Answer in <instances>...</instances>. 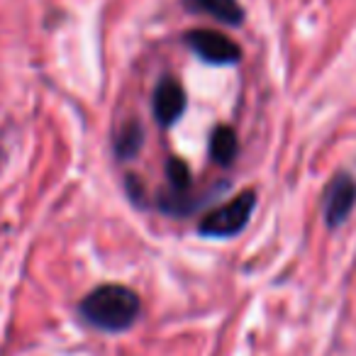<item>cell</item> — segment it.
<instances>
[{
    "mask_svg": "<svg viewBox=\"0 0 356 356\" xmlns=\"http://www.w3.org/2000/svg\"><path fill=\"white\" fill-rule=\"evenodd\" d=\"M356 205V181L349 173H334L325 191V222L327 227H341Z\"/></svg>",
    "mask_w": 356,
    "mask_h": 356,
    "instance_id": "cell-5",
    "label": "cell"
},
{
    "mask_svg": "<svg viewBox=\"0 0 356 356\" xmlns=\"http://www.w3.org/2000/svg\"><path fill=\"white\" fill-rule=\"evenodd\" d=\"M186 47L193 51L198 59L213 66H232L242 59V49L234 40L218 30H191L184 37Z\"/></svg>",
    "mask_w": 356,
    "mask_h": 356,
    "instance_id": "cell-3",
    "label": "cell"
},
{
    "mask_svg": "<svg viewBox=\"0 0 356 356\" xmlns=\"http://www.w3.org/2000/svg\"><path fill=\"white\" fill-rule=\"evenodd\" d=\"M257 208V191L247 188L237 193L232 200H227L220 208H213L198 222V232L210 239H227L237 237L247 222L252 220V213Z\"/></svg>",
    "mask_w": 356,
    "mask_h": 356,
    "instance_id": "cell-2",
    "label": "cell"
},
{
    "mask_svg": "<svg viewBox=\"0 0 356 356\" xmlns=\"http://www.w3.org/2000/svg\"><path fill=\"white\" fill-rule=\"evenodd\" d=\"M142 300L127 286L120 283H105L98 286L79 302V315L86 325L95 327L100 332H127L137 325Z\"/></svg>",
    "mask_w": 356,
    "mask_h": 356,
    "instance_id": "cell-1",
    "label": "cell"
},
{
    "mask_svg": "<svg viewBox=\"0 0 356 356\" xmlns=\"http://www.w3.org/2000/svg\"><path fill=\"white\" fill-rule=\"evenodd\" d=\"M181 3L193 15H208L229 27H239L247 17L239 0H181Z\"/></svg>",
    "mask_w": 356,
    "mask_h": 356,
    "instance_id": "cell-6",
    "label": "cell"
},
{
    "mask_svg": "<svg viewBox=\"0 0 356 356\" xmlns=\"http://www.w3.org/2000/svg\"><path fill=\"white\" fill-rule=\"evenodd\" d=\"M237 132L227 124H220L213 129V137H210V159H213L218 166H229L237 156Z\"/></svg>",
    "mask_w": 356,
    "mask_h": 356,
    "instance_id": "cell-7",
    "label": "cell"
},
{
    "mask_svg": "<svg viewBox=\"0 0 356 356\" xmlns=\"http://www.w3.org/2000/svg\"><path fill=\"white\" fill-rule=\"evenodd\" d=\"M186 105H188V95L181 81H176L173 76H163L152 95V113L159 127H173L186 113Z\"/></svg>",
    "mask_w": 356,
    "mask_h": 356,
    "instance_id": "cell-4",
    "label": "cell"
},
{
    "mask_svg": "<svg viewBox=\"0 0 356 356\" xmlns=\"http://www.w3.org/2000/svg\"><path fill=\"white\" fill-rule=\"evenodd\" d=\"M142 142H144V127L134 120L124 122L122 127L115 134V156L120 161H129L142 152Z\"/></svg>",
    "mask_w": 356,
    "mask_h": 356,
    "instance_id": "cell-8",
    "label": "cell"
}]
</instances>
